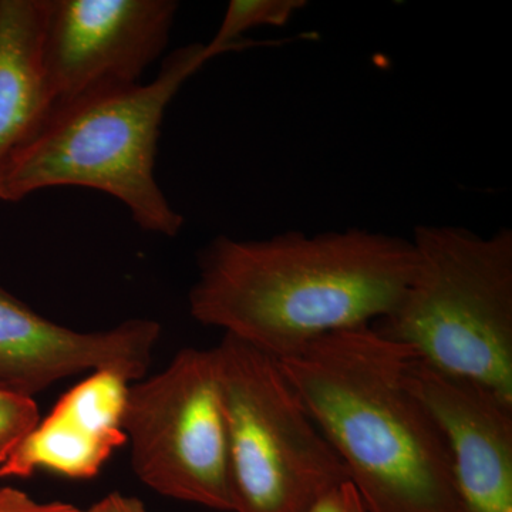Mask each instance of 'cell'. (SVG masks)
I'll return each mask as SVG.
<instances>
[{"label": "cell", "mask_w": 512, "mask_h": 512, "mask_svg": "<svg viewBox=\"0 0 512 512\" xmlns=\"http://www.w3.org/2000/svg\"><path fill=\"white\" fill-rule=\"evenodd\" d=\"M174 0H49L43 56L55 106L136 84L167 47Z\"/></svg>", "instance_id": "7"}, {"label": "cell", "mask_w": 512, "mask_h": 512, "mask_svg": "<svg viewBox=\"0 0 512 512\" xmlns=\"http://www.w3.org/2000/svg\"><path fill=\"white\" fill-rule=\"evenodd\" d=\"M83 512H148L144 504L137 498L127 497L120 493H113L101 498L89 510Z\"/></svg>", "instance_id": "16"}, {"label": "cell", "mask_w": 512, "mask_h": 512, "mask_svg": "<svg viewBox=\"0 0 512 512\" xmlns=\"http://www.w3.org/2000/svg\"><path fill=\"white\" fill-rule=\"evenodd\" d=\"M306 512H369L355 485L343 481L326 491Z\"/></svg>", "instance_id": "14"}, {"label": "cell", "mask_w": 512, "mask_h": 512, "mask_svg": "<svg viewBox=\"0 0 512 512\" xmlns=\"http://www.w3.org/2000/svg\"><path fill=\"white\" fill-rule=\"evenodd\" d=\"M214 350L232 512H306L349 480L278 360L231 335Z\"/></svg>", "instance_id": "5"}, {"label": "cell", "mask_w": 512, "mask_h": 512, "mask_svg": "<svg viewBox=\"0 0 512 512\" xmlns=\"http://www.w3.org/2000/svg\"><path fill=\"white\" fill-rule=\"evenodd\" d=\"M39 407L33 397L0 386V466L39 424Z\"/></svg>", "instance_id": "13"}, {"label": "cell", "mask_w": 512, "mask_h": 512, "mask_svg": "<svg viewBox=\"0 0 512 512\" xmlns=\"http://www.w3.org/2000/svg\"><path fill=\"white\" fill-rule=\"evenodd\" d=\"M416 355L372 326L278 360L369 512H467L443 434L409 380Z\"/></svg>", "instance_id": "2"}, {"label": "cell", "mask_w": 512, "mask_h": 512, "mask_svg": "<svg viewBox=\"0 0 512 512\" xmlns=\"http://www.w3.org/2000/svg\"><path fill=\"white\" fill-rule=\"evenodd\" d=\"M49 0H0V173L55 107L43 36Z\"/></svg>", "instance_id": "11"}, {"label": "cell", "mask_w": 512, "mask_h": 512, "mask_svg": "<svg viewBox=\"0 0 512 512\" xmlns=\"http://www.w3.org/2000/svg\"><path fill=\"white\" fill-rule=\"evenodd\" d=\"M0 512H83L66 503H39L12 487L0 488Z\"/></svg>", "instance_id": "15"}, {"label": "cell", "mask_w": 512, "mask_h": 512, "mask_svg": "<svg viewBox=\"0 0 512 512\" xmlns=\"http://www.w3.org/2000/svg\"><path fill=\"white\" fill-rule=\"evenodd\" d=\"M414 264L410 239L369 229L288 231L254 241L220 235L202 249L190 312L282 360L386 318Z\"/></svg>", "instance_id": "1"}, {"label": "cell", "mask_w": 512, "mask_h": 512, "mask_svg": "<svg viewBox=\"0 0 512 512\" xmlns=\"http://www.w3.org/2000/svg\"><path fill=\"white\" fill-rule=\"evenodd\" d=\"M402 298L375 328L424 365L512 402V231L419 225Z\"/></svg>", "instance_id": "4"}, {"label": "cell", "mask_w": 512, "mask_h": 512, "mask_svg": "<svg viewBox=\"0 0 512 512\" xmlns=\"http://www.w3.org/2000/svg\"><path fill=\"white\" fill-rule=\"evenodd\" d=\"M305 6V0H231L220 28L205 47L214 57L242 49L241 37L248 30L284 26Z\"/></svg>", "instance_id": "12"}, {"label": "cell", "mask_w": 512, "mask_h": 512, "mask_svg": "<svg viewBox=\"0 0 512 512\" xmlns=\"http://www.w3.org/2000/svg\"><path fill=\"white\" fill-rule=\"evenodd\" d=\"M130 382L110 372L92 373L57 402L0 466V478L49 471L74 480L96 477L127 441L123 412Z\"/></svg>", "instance_id": "10"}, {"label": "cell", "mask_w": 512, "mask_h": 512, "mask_svg": "<svg viewBox=\"0 0 512 512\" xmlns=\"http://www.w3.org/2000/svg\"><path fill=\"white\" fill-rule=\"evenodd\" d=\"M160 323L131 319L100 332H77L32 311L0 286V386L33 397L82 372L144 379Z\"/></svg>", "instance_id": "8"}, {"label": "cell", "mask_w": 512, "mask_h": 512, "mask_svg": "<svg viewBox=\"0 0 512 512\" xmlns=\"http://www.w3.org/2000/svg\"><path fill=\"white\" fill-rule=\"evenodd\" d=\"M214 59L202 43L180 47L148 84L106 87L53 107L0 173V201L55 187L92 188L119 200L143 231L177 237L183 215L156 180L158 138L175 94Z\"/></svg>", "instance_id": "3"}, {"label": "cell", "mask_w": 512, "mask_h": 512, "mask_svg": "<svg viewBox=\"0 0 512 512\" xmlns=\"http://www.w3.org/2000/svg\"><path fill=\"white\" fill-rule=\"evenodd\" d=\"M407 373L443 434L467 512H512V402L417 359Z\"/></svg>", "instance_id": "9"}, {"label": "cell", "mask_w": 512, "mask_h": 512, "mask_svg": "<svg viewBox=\"0 0 512 512\" xmlns=\"http://www.w3.org/2000/svg\"><path fill=\"white\" fill-rule=\"evenodd\" d=\"M123 430L131 464L147 487L174 500L232 512L214 348L183 349L163 372L130 383Z\"/></svg>", "instance_id": "6"}]
</instances>
